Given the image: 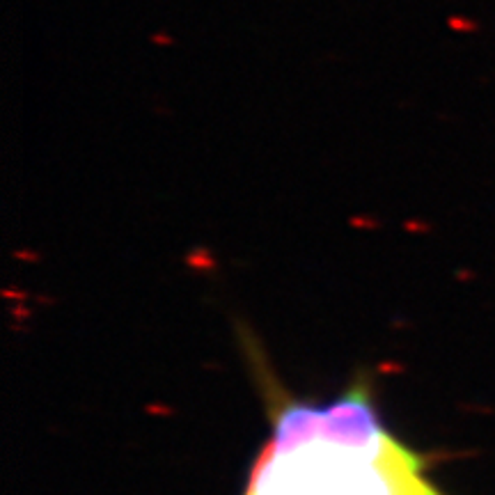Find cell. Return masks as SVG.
<instances>
[{
    "instance_id": "6da1fadb",
    "label": "cell",
    "mask_w": 495,
    "mask_h": 495,
    "mask_svg": "<svg viewBox=\"0 0 495 495\" xmlns=\"http://www.w3.org/2000/svg\"><path fill=\"white\" fill-rule=\"evenodd\" d=\"M243 495H445L427 458L383 424L369 385L326 403L287 401Z\"/></svg>"
},
{
    "instance_id": "7a4b0ae2",
    "label": "cell",
    "mask_w": 495,
    "mask_h": 495,
    "mask_svg": "<svg viewBox=\"0 0 495 495\" xmlns=\"http://www.w3.org/2000/svg\"><path fill=\"white\" fill-rule=\"evenodd\" d=\"M154 42H159V44H170V37H168V35H156Z\"/></svg>"
}]
</instances>
